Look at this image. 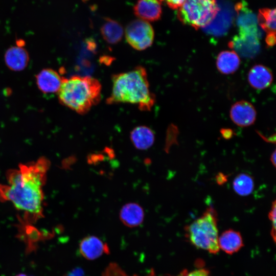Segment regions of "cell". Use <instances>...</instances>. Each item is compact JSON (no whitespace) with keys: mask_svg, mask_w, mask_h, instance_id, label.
Returning <instances> with one entry per match:
<instances>
[{"mask_svg":"<svg viewBox=\"0 0 276 276\" xmlns=\"http://www.w3.org/2000/svg\"><path fill=\"white\" fill-rule=\"evenodd\" d=\"M50 162L45 157L7 172V184L0 185V200L10 202L24 214L23 224L43 217V187Z\"/></svg>","mask_w":276,"mask_h":276,"instance_id":"cell-1","label":"cell"},{"mask_svg":"<svg viewBox=\"0 0 276 276\" xmlns=\"http://www.w3.org/2000/svg\"><path fill=\"white\" fill-rule=\"evenodd\" d=\"M112 88L106 99L107 104L130 103L142 111H149L155 102V96L150 89L146 69L137 66L128 72L112 76Z\"/></svg>","mask_w":276,"mask_h":276,"instance_id":"cell-2","label":"cell"},{"mask_svg":"<svg viewBox=\"0 0 276 276\" xmlns=\"http://www.w3.org/2000/svg\"><path fill=\"white\" fill-rule=\"evenodd\" d=\"M59 102L80 114L88 112L98 104L101 97V85L90 76H73L63 78L58 91Z\"/></svg>","mask_w":276,"mask_h":276,"instance_id":"cell-3","label":"cell"},{"mask_svg":"<svg viewBox=\"0 0 276 276\" xmlns=\"http://www.w3.org/2000/svg\"><path fill=\"white\" fill-rule=\"evenodd\" d=\"M186 235L195 247L216 254L219 250L217 215L212 206L186 227Z\"/></svg>","mask_w":276,"mask_h":276,"instance_id":"cell-4","label":"cell"},{"mask_svg":"<svg viewBox=\"0 0 276 276\" xmlns=\"http://www.w3.org/2000/svg\"><path fill=\"white\" fill-rule=\"evenodd\" d=\"M178 9V19L198 29L209 25L219 9L216 0H186Z\"/></svg>","mask_w":276,"mask_h":276,"instance_id":"cell-5","label":"cell"},{"mask_svg":"<svg viewBox=\"0 0 276 276\" xmlns=\"http://www.w3.org/2000/svg\"><path fill=\"white\" fill-rule=\"evenodd\" d=\"M154 37V32L152 26L142 19L131 21L125 29V38L127 42L138 51H143L150 47Z\"/></svg>","mask_w":276,"mask_h":276,"instance_id":"cell-6","label":"cell"},{"mask_svg":"<svg viewBox=\"0 0 276 276\" xmlns=\"http://www.w3.org/2000/svg\"><path fill=\"white\" fill-rule=\"evenodd\" d=\"M259 37V31L238 30V34L233 37L228 45L240 55L252 58L260 51Z\"/></svg>","mask_w":276,"mask_h":276,"instance_id":"cell-7","label":"cell"},{"mask_svg":"<svg viewBox=\"0 0 276 276\" xmlns=\"http://www.w3.org/2000/svg\"><path fill=\"white\" fill-rule=\"evenodd\" d=\"M229 114L235 124L240 127H247L254 123L257 112L252 104L242 100L232 106Z\"/></svg>","mask_w":276,"mask_h":276,"instance_id":"cell-8","label":"cell"},{"mask_svg":"<svg viewBox=\"0 0 276 276\" xmlns=\"http://www.w3.org/2000/svg\"><path fill=\"white\" fill-rule=\"evenodd\" d=\"M63 78L52 68H44L36 76V83L39 89L45 94L58 93Z\"/></svg>","mask_w":276,"mask_h":276,"instance_id":"cell-9","label":"cell"},{"mask_svg":"<svg viewBox=\"0 0 276 276\" xmlns=\"http://www.w3.org/2000/svg\"><path fill=\"white\" fill-rule=\"evenodd\" d=\"M134 14L145 21H156L162 13L159 0H138L133 8Z\"/></svg>","mask_w":276,"mask_h":276,"instance_id":"cell-10","label":"cell"},{"mask_svg":"<svg viewBox=\"0 0 276 276\" xmlns=\"http://www.w3.org/2000/svg\"><path fill=\"white\" fill-rule=\"evenodd\" d=\"M273 81L271 70L267 67L257 64L252 66L248 74V81L250 86L257 89H263L269 86Z\"/></svg>","mask_w":276,"mask_h":276,"instance_id":"cell-11","label":"cell"},{"mask_svg":"<svg viewBox=\"0 0 276 276\" xmlns=\"http://www.w3.org/2000/svg\"><path fill=\"white\" fill-rule=\"evenodd\" d=\"M108 251L106 244L94 236L86 237L80 244V253L88 260L96 259Z\"/></svg>","mask_w":276,"mask_h":276,"instance_id":"cell-12","label":"cell"},{"mask_svg":"<svg viewBox=\"0 0 276 276\" xmlns=\"http://www.w3.org/2000/svg\"><path fill=\"white\" fill-rule=\"evenodd\" d=\"M144 211L137 203L129 202L124 204L120 211V218L122 222L130 227L140 225L144 219Z\"/></svg>","mask_w":276,"mask_h":276,"instance_id":"cell-13","label":"cell"},{"mask_svg":"<svg viewBox=\"0 0 276 276\" xmlns=\"http://www.w3.org/2000/svg\"><path fill=\"white\" fill-rule=\"evenodd\" d=\"M7 66L14 71H20L25 68L29 61V57L25 48L19 45L9 48L5 54Z\"/></svg>","mask_w":276,"mask_h":276,"instance_id":"cell-14","label":"cell"},{"mask_svg":"<svg viewBox=\"0 0 276 276\" xmlns=\"http://www.w3.org/2000/svg\"><path fill=\"white\" fill-rule=\"evenodd\" d=\"M130 137L133 146L139 150H147L154 144L155 135L153 131L146 126H139L132 129Z\"/></svg>","mask_w":276,"mask_h":276,"instance_id":"cell-15","label":"cell"},{"mask_svg":"<svg viewBox=\"0 0 276 276\" xmlns=\"http://www.w3.org/2000/svg\"><path fill=\"white\" fill-rule=\"evenodd\" d=\"M240 64V58L234 51L221 52L217 58V68L223 74L234 73L238 69Z\"/></svg>","mask_w":276,"mask_h":276,"instance_id":"cell-16","label":"cell"},{"mask_svg":"<svg viewBox=\"0 0 276 276\" xmlns=\"http://www.w3.org/2000/svg\"><path fill=\"white\" fill-rule=\"evenodd\" d=\"M219 249L228 254L238 251L243 245L242 238L238 232L228 229L224 232L218 238Z\"/></svg>","mask_w":276,"mask_h":276,"instance_id":"cell-17","label":"cell"},{"mask_svg":"<svg viewBox=\"0 0 276 276\" xmlns=\"http://www.w3.org/2000/svg\"><path fill=\"white\" fill-rule=\"evenodd\" d=\"M100 32L106 42L114 44L122 39L123 29L119 22L110 18H105L100 28Z\"/></svg>","mask_w":276,"mask_h":276,"instance_id":"cell-18","label":"cell"},{"mask_svg":"<svg viewBox=\"0 0 276 276\" xmlns=\"http://www.w3.org/2000/svg\"><path fill=\"white\" fill-rule=\"evenodd\" d=\"M235 8L237 13V24L238 29H250L258 28L256 16L245 3H238Z\"/></svg>","mask_w":276,"mask_h":276,"instance_id":"cell-19","label":"cell"},{"mask_svg":"<svg viewBox=\"0 0 276 276\" xmlns=\"http://www.w3.org/2000/svg\"><path fill=\"white\" fill-rule=\"evenodd\" d=\"M258 22L267 34L275 33V10L263 8L259 10Z\"/></svg>","mask_w":276,"mask_h":276,"instance_id":"cell-20","label":"cell"},{"mask_svg":"<svg viewBox=\"0 0 276 276\" xmlns=\"http://www.w3.org/2000/svg\"><path fill=\"white\" fill-rule=\"evenodd\" d=\"M233 186L237 194L241 196H247L250 194L254 190V181L249 175L241 173L235 178Z\"/></svg>","mask_w":276,"mask_h":276,"instance_id":"cell-21","label":"cell"},{"mask_svg":"<svg viewBox=\"0 0 276 276\" xmlns=\"http://www.w3.org/2000/svg\"><path fill=\"white\" fill-rule=\"evenodd\" d=\"M178 276H209V272L204 268H199L191 271L185 270Z\"/></svg>","mask_w":276,"mask_h":276,"instance_id":"cell-22","label":"cell"},{"mask_svg":"<svg viewBox=\"0 0 276 276\" xmlns=\"http://www.w3.org/2000/svg\"><path fill=\"white\" fill-rule=\"evenodd\" d=\"M275 200L272 203L271 210L268 214V217L272 223L271 235L273 239L275 240V219H276V209Z\"/></svg>","mask_w":276,"mask_h":276,"instance_id":"cell-23","label":"cell"},{"mask_svg":"<svg viewBox=\"0 0 276 276\" xmlns=\"http://www.w3.org/2000/svg\"><path fill=\"white\" fill-rule=\"evenodd\" d=\"M165 2L170 8L173 9H178L186 0H159Z\"/></svg>","mask_w":276,"mask_h":276,"instance_id":"cell-24","label":"cell"},{"mask_svg":"<svg viewBox=\"0 0 276 276\" xmlns=\"http://www.w3.org/2000/svg\"><path fill=\"white\" fill-rule=\"evenodd\" d=\"M275 33L267 34L265 41L268 47H271L274 45L275 43Z\"/></svg>","mask_w":276,"mask_h":276,"instance_id":"cell-25","label":"cell"},{"mask_svg":"<svg viewBox=\"0 0 276 276\" xmlns=\"http://www.w3.org/2000/svg\"><path fill=\"white\" fill-rule=\"evenodd\" d=\"M221 132L223 137L226 139L231 138L233 134L232 130L229 129H223L221 130Z\"/></svg>","mask_w":276,"mask_h":276,"instance_id":"cell-26","label":"cell"},{"mask_svg":"<svg viewBox=\"0 0 276 276\" xmlns=\"http://www.w3.org/2000/svg\"><path fill=\"white\" fill-rule=\"evenodd\" d=\"M67 276H85L83 271L80 269H75L70 272Z\"/></svg>","mask_w":276,"mask_h":276,"instance_id":"cell-27","label":"cell"},{"mask_svg":"<svg viewBox=\"0 0 276 276\" xmlns=\"http://www.w3.org/2000/svg\"><path fill=\"white\" fill-rule=\"evenodd\" d=\"M216 180L219 185L224 183L227 180L226 176L223 174L220 173L217 176Z\"/></svg>","mask_w":276,"mask_h":276,"instance_id":"cell-28","label":"cell"},{"mask_svg":"<svg viewBox=\"0 0 276 276\" xmlns=\"http://www.w3.org/2000/svg\"><path fill=\"white\" fill-rule=\"evenodd\" d=\"M275 158H276V152H275V150H274L270 156V161L271 162L274 167H275V162H276Z\"/></svg>","mask_w":276,"mask_h":276,"instance_id":"cell-29","label":"cell"},{"mask_svg":"<svg viewBox=\"0 0 276 276\" xmlns=\"http://www.w3.org/2000/svg\"><path fill=\"white\" fill-rule=\"evenodd\" d=\"M16 276H27V275L25 274H22V273H21V274H19Z\"/></svg>","mask_w":276,"mask_h":276,"instance_id":"cell-30","label":"cell"}]
</instances>
